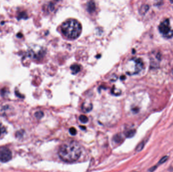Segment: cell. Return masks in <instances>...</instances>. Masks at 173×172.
<instances>
[{
  "label": "cell",
  "mask_w": 173,
  "mask_h": 172,
  "mask_svg": "<svg viewBox=\"0 0 173 172\" xmlns=\"http://www.w3.org/2000/svg\"><path fill=\"white\" fill-rule=\"evenodd\" d=\"M79 121L83 123H86L88 122V118L85 115H81L79 117Z\"/></svg>",
  "instance_id": "cell-12"
},
{
  "label": "cell",
  "mask_w": 173,
  "mask_h": 172,
  "mask_svg": "<svg viewBox=\"0 0 173 172\" xmlns=\"http://www.w3.org/2000/svg\"><path fill=\"white\" fill-rule=\"evenodd\" d=\"M168 157H168L167 156H165V157H164L162 158V159L160 160L158 164H163V163H165L166 161H167Z\"/></svg>",
  "instance_id": "cell-17"
},
{
  "label": "cell",
  "mask_w": 173,
  "mask_h": 172,
  "mask_svg": "<svg viewBox=\"0 0 173 172\" xmlns=\"http://www.w3.org/2000/svg\"><path fill=\"white\" fill-rule=\"evenodd\" d=\"M80 127H81V128H82V129H86V128H85V127H84V126H80Z\"/></svg>",
  "instance_id": "cell-18"
},
{
  "label": "cell",
  "mask_w": 173,
  "mask_h": 172,
  "mask_svg": "<svg viewBox=\"0 0 173 172\" xmlns=\"http://www.w3.org/2000/svg\"><path fill=\"white\" fill-rule=\"evenodd\" d=\"M160 32L165 36H171L173 34V31L171 29L170 23L169 19H166L160 23L158 26Z\"/></svg>",
  "instance_id": "cell-4"
},
{
  "label": "cell",
  "mask_w": 173,
  "mask_h": 172,
  "mask_svg": "<svg viewBox=\"0 0 173 172\" xmlns=\"http://www.w3.org/2000/svg\"><path fill=\"white\" fill-rule=\"evenodd\" d=\"M143 67V63L140 59L134 58L128 61L126 67V73L134 75L140 72Z\"/></svg>",
  "instance_id": "cell-3"
},
{
  "label": "cell",
  "mask_w": 173,
  "mask_h": 172,
  "mask_svg": "<svg viewBox=\"0 0 173 172\" xmlns=\"http://www.w3.org/2000/svg\"><path fill=\"white\" fill-rule=\"evenodd\" d=\"M113 140L115 143H120L122 142L123 140L122 136L120 134H117L113 137Z\"/></svg>",
  "instance_id": "cell-10"
},
{
  "label": "cell",
  "mask_w": 173,
  "mask_h": 172,
  "mask_svg": "<svg viewBox=\"0 0 173 172\" xmlns=\"http://www.w3.org/2000/svg\"><path fill=\"white\" fill-rule=\"evenodd\" d=\"M12 158V153L10 149L7 148H0V162L7 163Z\"/></svg>",
  "instance_id": "cell-5"
},
{
  "label": "cell",
  "mask_w": 173,
  "mask_h": 172,
  "mask_svg": "<svg viewBox=\"0 0 173 172\" xmlns=\"http://www.w3.org/2000/svg\"><path fill=\"white\" fill-rule=\"evenodd\" d=\"M70 69L72 71V73L73 74H76L79 73L81 70V67L79 65L77 64H74L71 66Z\"/></svg>",
  "instance_id": "cell-8"
},
{
  "label": "cell",
  "mask_w": 173,
  "mask_h": 172,
  "mask_svg": "<svg viewBox=\"0 0 173 172\" xmlns=\"http://www.w3.org/2000/svg\"><path fill=\"white\" fill-rule=\"evenodd\" d=\"M44 116V113L43 112L41 111H38L37 112H36L35 113V116H36V118L38 119H41Z\"/></svg>",
  "instance_id": "cell-14"
},
{
  "label": "cell",
  "mask_w": 173,
  "mask_h": 172,
  "mask_svg": "<svg viewBox=\"0 0 173 172\" xmlns=\"http://www.w3.org/2000/svg\"><path fill=\"white\" fill-rule=\"evenodd\" d=\"M136 134L135 130L134 129H131L130 130L126 131L125 132V136L127 137V138H132Z\"/></svg>",
  "instance_id": "cell-9"
},
{
  "label": "cell",
  "mask_w": 173,
  "mask_h": 172,
  "mask_svg": "<svg viewBox=\"0 0 173 172\" xmlns=\"http://www.w3.org/2000/svg\"><path fill=\"white\" fill-rule=\"evenodd\" d=\"M144 146V143L143 142H141V143L138 144V145L137 146L136 149V150L137 152H140L141 150H143Z\"/></svg>",
  "instance_id": "cell-13"
},
{
  "label": "cell",
  "mask_w": 173,
  "mask_h": 172,
  "mask_svg": "<svg viewBox=\"0 0 173 172\" xmlns=\"http://www.w3.org/2000/svg\"><path fill=\"white\" fill-rule=\"evenodd\" d=\"M6 133V128L1 124H0V138L4 136Z\"/></svg>",
  "instance_id": "cell-11"
},
{
  "label": "cell",
  "mask_w": 173,
  "mask_h": 172,
  "mask_svg": "<svg viewBox=\"0 0 173 172\" xmlns=\"http://www.w3.org/2000/svg\"><path fill=\"white\" fill-rule=\"evenodd\" d=\"M82 153L79 144L76 141L71 140L60 146L58 155L62 161L68 163H72L77 161Z\"/></svg>",
  "instance_id": "cell-1"
},
{
  "label": "cell",
  "mask_w": 173,
  "mask_h": 172,
  "mask_svg": "<svg viewBox=\"0 0 173 172\" xmlns=\"http://www.w3.org/2000/svg\"><path fill=\"white\" fill-rule=\"evenodd\" d=\"M92 105L91 103H84L82 105V110L84 112H89L92 109Z\"/></svg>",
  "instance_id": "cell-7"
},
{
  "label": "cell",
  "mask_w": 173,
  "mask_h": 172,
  "mask_svg": "<svg viewBox=\"0 0 173 172\" xmlns=\"http://www.w3.org/2000/svg\"><path fill=\"white\" fill-rule=\"evenodd\" d=\"M87 11L89 13H93L95 10V4L93 1H90L87 4Z\"/></svg>",
  "instance_id": "cell-6"
},
{
  "label": "cell",
  "mask_w": 173,
  "mask_h": 172,
  "mask_svg": "<svg viewBox=\"0 0 173 172\" xmlns=\"http://www.w3.org/2000/svg\"><path fill=\"white\" fill-rule=\"evenodd\" d=\"M70 133L72 135H75L77 133V131L75 128H70Z\"/></svg>",
  "instance_id": "cell-16"
},
{
  "label": "cell",
  "mask_w": 173,
  "mask_h": 172,
  "mask_svg": "<svg viewBox=\"0 0 173 172\" xmlns=\"http://www.w3.org/2000/svg\"><path fill=\"white\" fill-rule=\"evenodd\" d=\"M61 30L62 33L67 38L70 39H75L81 34L82 26L77 20L70 19L62 24Z\"/></svg>",
  "instance_id": "cell-2"
},
{
  "label": "cell",
  "mask_w": 173,
  "mask_h": 172,
  "mask_svg": "<svg viewBox=\"0 0 173 172\" xmlns=\"http://www.w3.org/2000/svg\"><path fill=\"white\" fill-rule=\"evenodd\" d=\"M148 10V6H147V5H143L141 8L140 12H141V14H144Z\"/></svg>",
  "instance_id": "cell-15"
},
{
  "label": "cell",
  "mask_w": 173,
  "mask_h": 172,
  "mask_svg": "<svg viewBox=\"0 0 173 172\" xmlns=\"http://www.w3.org/2000/svg\"></svg>",
  "instance_id": "cell-19"
}]
</instances>
